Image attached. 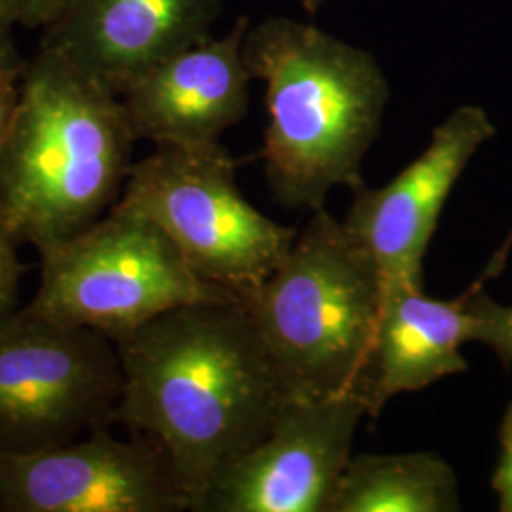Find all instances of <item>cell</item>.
Instances as JSON below:
<instances>
[{
	"instance_id": "1",
	"label": "cell",
	"mask_w": 512,
	"mask_h": 512,
	"mask_svg": "<svg viewBox=\"0 0 512 512\" xmlns=\"http://www.w3.org/2000/svg\"><path fill=\"white\" fill-rule=\"evenodd\" d=\"M116 346L124 385L112 423L164 450L200 512L220 473L289 401L268 349L239 300L175 308Z\"/></svg>"
},
{
	"instance_id": "2",
	"label": "cell",
	"mask_w": 512,
	"mask_h": 512,
	"mask_svg": "<svg viewBox=\"0 0 512 512\" xmlns=\"http://www.w3.org/2000/svg\"><path fill=\"white\" fill-rule=\"evenodd\" d=\"M135 141L120 95L40 46L0 150V224L38 251L78 236L122 196Z\"/></svg>"
},
{
	"instance_id": "3",
	"label": "cell",
	"mask_w": 512,
	"mask_h": 512,
	"mask_svg": "<svg viewBox=\"0 0 512 512\" xmlns=\"http://www.w3.org/2000/svg\"><path fill=\"white\" fill-rule=\"evenodd\" d=\"M243 57L266 82L260 158L274 198L319 211L334 186L359 188L382 129L389 82L376 57L310 23L272 16L249 27Z\"/></svg>"
},
{
	"instance_id": "4",
	"label": "cell",
	"mask_w": 512,
	"mask_h": 512,
	"mask_svg": "<svg viewBox=\"0 0 512 512\" xmlns=\"http://www.w3.org/2000/svg\"><path fill=\"white\" fill-rule=\"evenodd\" d=\"M384 293L376 262L323 207L274 272L238 300L289 399H323L355 395Z\"/></svg>"
},
{
	"instance_id": "5",
	"label": "cell",
	"mask_w": 512,
	"mask_h": 512,
	"mask_svg": "<svg viewBox=\"0 0 512 512\" xmlns=\"http://www.w3.org/2000/svg\"><path fill=\"white\" fill-rule=\"evenodd\" d=\"M238 162L215 143H162L131 165L114 205L154 222L186 264L236 298L274 272L296 230L243 198Z\"/></svg>"
},
{
	"instance_id": "6",
	"label": "cell",
	"mask_w": 512,
	"mask_h": 512,
	"mask_svg": "<svg viewBox=\"0 0 512 512\" xmlns=\"http://www.w3.org/2000/svg\"><path fill=\"white\" fill-rule=\"evenodd\" d=\"M38 253L40 285L27 310L114 344L186 304L238 300L196 274L154 222L118 205Z\"/></svg>"
},
{
	"instance_id": "7",
	"label": "cell",
	"mask_w": 512,
	"mask_h": 512,
	"mask_svg": "<svg viewBox=\"0 0 512 512\" xmlns=\"http://www.w3.org/2000/svg\"><path fill=\"white\" fill-rule=\"evenodd\" d=\"M122 385L110 338L21 308L0 325V450L29 454L110 427Z\"/></svg>"
},
{
	"instance_id": "8",
	"label": "cell",
	"mask_w": 512,
	"mask_h": 512,
	"mask_svg": "<svg viewBox=\"0 0 512 512\" xmlns=\"http://www.w3.org/2000/svg\"><path fill=\"white\" fill-rule=\"evenodd\" d=\"M190 503L160 446L97 427L80 442L0 450V512H179Z\"/></svg>"
},
{
	"instance_id": "9",
	"label": "cell",
	"mask_w": 512,
	"mask_h": 512,
	"mask_svg": "<svg viewBox=\"0 0 512 512\" xmlns=\"http://www.w3.org/2000/svg\"><path fill=\"white\" fill-rule=\"evenodd\" d=\"M365 416L353 393L289 399L270 433L220 473L200 512H327Z\"/></svg>"
},
{
	"instance_id": "10",
	"label": "cell",
	"mask_w": 512,
	"mask_h": 512,
	"mask_svg": "<svg viewBox=\"0 0 512 512\" xmlns=\"http://www.w3.org/2000/svg\"><path fill=\"white\" fill-rule=\"evenodd\" d=\"M494 137L488 112L463 105L435 128L431 143L391 183L351 190L353 202L342 222L385 283H423V260L442 209L478 148Z\"/></svg>"
},
{
	"instance_id": "11",
	"label": "cell",
	"mask_w": 512,
	"mask_h": 512,
	"mask_svg": "<svg viewBox=\"0 0 512 512\" xmlns=\"http://www.w3.org/2000/svg\"><path fill=\"white\" fill-rule=\"evenodd\" d=\"M251 23L239 18L222 38H205L165 57L120 92L137 141L215 143L249 109L253 74L243 57Z\"/></svg>"
},
{
	"instance_id": "12",
	"label": "cell",
	"mask_w": 512,
	"mask_h": 512,
	"mask_svg": "<svg viewBox=\"0 0 512 512\" xmlns=\"http://www.w3.org/2000/svg\"><path fill=\"white\" fill-rule=\"evenodd\" d=\"M511 245L512 234L475 283L452 300L427 296L423 283H385L372 348L355 391L370 418H378L397 395L421 391L469 368L461 346L473 342L471 296L503 272Z\"/></svg>"
},
{
	"instance_id": "13",
	"label": "cell",
	"mask_w": 512,
	"mask_h": 512,
	"mask_svg": "<svg viewBox=\"0 0 512 512\" xmlns=\"http://www.w3.org/2000/svg\"><path fill=\"white\" fill-rule=\"evenodd\" d=\"M220 0H71L42 48L120 92L137 76L211 37Z\"/></svg>"
},
{
	"instance_id": "14",
	"label": "cell",
	"mask_w": 512,
	"mask_h": 512,
	"mask_svg": "<svg viewBox=\"0 0 512 512\" xmlns=\"http://www.w3.org/2000/svg\"><path fill=\"white\" fill-rule=\"evenodd\" d=\"M461 511L458 476L433 452L351 458L327 512Z\"/></svg>"
},
{
	"instance_id": "15",
	"label": "cell",
	"mask_w": 512,
	"mask_h": 512,
	"mask_svg": "<svg viewBox=\"0 0 512 512\" xmlns=\"http://www.w3.org/2000/svg\"><path fill=\"white\" fill-rule=\"evenodd\" d=\"M469 315L473 319V342L488 346L505 368H512V306L497 304L480 287L471 296Z\"/></svg>"
},
{
	"instance_id": "16",
	"label": "cell",
	"mask_w": 512,
	"mask_h": 512,
	"mask_svg": "<svg viewBox=\"0 0 512 512\" xmlns=\"http://www.w3.org/2000/svg\"><path fill=\"white\" fill-rule=\"evenodd\" d=\"M18 245L0 224V325L18 311L19 281L27 272L19 260Z\"/></svg>"
},
{
	"instance_id": "17",
	"label": "cell",
	"mask_w": 512,
	"mask_h": 512,
	"mask_svg": "<svg viewBox=\"0 0 512 512\" xmlns=\"http://www.w3.org/2000/svg\"><path fill=\"white\" fill-rule=\"evenodd\" d=\"M71 0H0V19L23 27H50Z\"/></svg>"
},
{
	"instance_id": "18",
	"label": "cell",
	"mask_w": 512,
	"mask_h": 512,
	"mask_svg": "<svg viewBox=\"0 0 512 512\" xmlns=\"http://www.w3.org/2000/svg\"><path fill=\"white\" fill-rule=\"evenodd\" d=\"M499 442L501 456L492 478V488L499 499V511L512 512V403L503 414Z\"/></svg>"
},
{
	"instance_id": "19",
	"label": "cell",
	"mask_w": 512,
	"mask_h": 512,
	"mask_svg": "<svg viewBox=\"0 0 512 512\" xmlns=\"http://www.w3.org/2000/svg\"><path fill=\"white\" fill-rule=\"evenodd\" d=\"M14 27L0 19V82L19 80L27 59L21 55L14 38Z\"/></svg>"
},
{
	"instance_id": "20",
	"label": "cell",
	"mask_w": 512,
	"mask_h": 512,
	"mask_svg": "<svg viewBox=\"0 0 512 512\" xmlns=\"http://www.w3.org/2000/svg\"><path fill=\"white\" fill-rule=\"evenodd\" d=\"M19 80H4L0 82V150L4 145L8 126L14 114V107L18 101Z\"/></svg>"
},
{
	"instance_id": "21",
	"label": "cell",
	"mask_w": 512,
	"mask_h": 512,
	"mask_svg": "<svg viewBox=\"0 0 512 512\" xmlns=\"http://www.w3.org/2000/svg\"><path fill=\"white\" fill-rule=\"evenodd\" d=\"M300 4H302V8H304V12H308L311 18L327 4L330 0H298Z\"/></svg>"
}]
</instances>
